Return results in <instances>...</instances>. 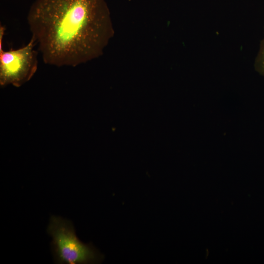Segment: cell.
I'll return each mask as SVG.
<instances>
[{
	"label": "cell",
	"mask_w": 264,
	"mask_h": 264,
	"mask_svg": "<svg viewBox=\"0 0 264 264\" xmlns=\"http://www.w3.org/2000/svg\"><path fill=\"white\" fill-rule=\"evenodd\" d=\"M27 21L44 63L58 67L99 58L114 33L106 0H36Z\"/></svg>",
	"instance_id": "1"
},
{
	"label": "cell",
	"mask_w": 264,
	"mask_h": 264,
	"mask_svg": "<svg viewBox=\"0 0 264 264\" xmlns=\"http://www.w3.org/2000/svg\"><path fill=\"white\" fill-rule=\"evenodd\" d=\"M47 232L52 237L50 245L55 264H100L104 259L91 242L85 243L80 240L68 220L51 216Z\"/></svg>",
	"instance_id": "2"
},
{
	"label": "cell",
	"mask_w": 264,
	"mask_h": 264,
	"mask_svg": "<svg viewBox=\"0 0 264 264\" xmlns=\"http://www.w3.org/2000/svg\"><path fill=\"white\" fill-rule=\"evenodd\" d=\"M5 27L0 26V85H12L20 87L29 81L38 67V52L34 47L35 41L31 38L25 46L17 49L4 51L2 39Z\"/></svg>",
	"instance_id": "3"
},
{
	"label": "cell",
	"mask_w": 264,
	"mask_h": 264,
	"mask_svg": "<svg viewBox=\"0 0 264 264\" xmlns=\"http://www.w3.org/2000/svg\"><path fill=\"white\" fill-rule=\"evenodd\" d=\"M254 66L255 70L264 76V37L261 42L259 50L255 59Z\"/></svg>",
	"instance_id": "4"
}]
</instances>
